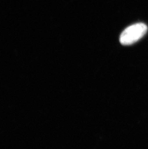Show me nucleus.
I'll use <instances>...</instances> for the list:
<instances>
[{
    "label": "nucleus",
    "mask_w": 148,
    "mask_h": 149,
    "mask_svg": "<svg viewBox=\"0 0 148 149\" xmlns=\"http://www.w3.org/2000/svg\"><path fill=\"white\" fill-rule=\"evenodd\" d=\"M148 27L143 23H138L127 27L122 33L120 42L124 45H130L137 42L147 33Z\"/></svg>",
    "instance_id": "f257e3e1"
}]
</instances>
